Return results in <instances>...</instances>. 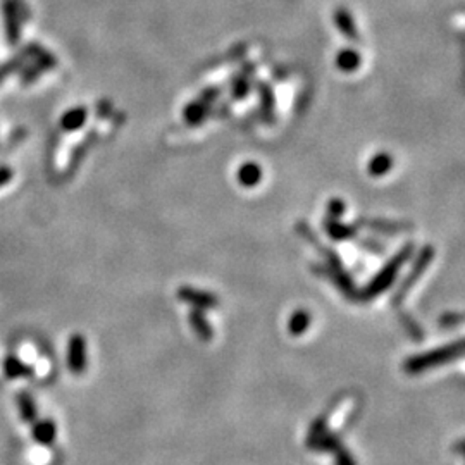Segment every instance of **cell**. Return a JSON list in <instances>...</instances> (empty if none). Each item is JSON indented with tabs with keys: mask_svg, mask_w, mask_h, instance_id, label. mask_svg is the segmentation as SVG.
<instances>
[{
	"mask_svg": "<svg viewBox=\"0 0 465 465\" xmlns=\"http://www.w3.org/2000/svg\"><path fill=\"white\" fill-rule=\"evenodd\" d=\"M3 374L9 379H24L30 378L33 374V367H30L28 364H24L19 357L16 355H9L3 360Z\"/></svg>",
	"mask_w": 465,
	"mask_h": 465,
	"instance_id": "cell-4",
	"label": "cell"
},
{
	"mask_svg": "<svg viewBox=\"0 0 465 465\" xmlns=\"http://www.w3.org/2000/svg\"><path fill=\"white\" fill-rule=\"evenodd\" d=\"M23 55H24V54H21L19 57H16V59H14V61L7 62V64H3L2 68H0V83H2L3 79H6L7 76L10 74V72L16 71V69H19L21 65H23V62H24Z\"/></svg>",
	"mask_w": 465,
	"mask_h": 465,
	"instance_id": "cell-11",
	"label": "cell"
},
{
	"mask_svg": "<svg viewBox=\"0 0 465 465\" xmlns=\"http://www.w3.org/2000/svg\"><path fill=\"white\" fill-rule=\"evenodd\" d=\"M86 341L81 334L71 336L68 344V369L72 374H83L86 369Z\"/></svg>",
	"mask_w": 465,
	"mask_h": 465,
	"instance_id": "cell-2",
	"label": "cell"
},
{
	"mask_svg": "<svg viewBox=\"0 0 465 465\" xmlns=\"http://www.w3.org/2000/svg\"><path fill=\"white\" fill-rule=\"evenodd\" d=\"M17 410H19L21 420L26 424H33L38 419V409L34 398L28 391L17 395Z\"/></svg>",
	"mask_w": 465,
	"mask_h": 465,
	"instance_id": "cell-5",
	"label": "cell"
},
{
	"mask_svg": "<svg viewBox=\"0 0 465 465\" xmlns=\"http://www.w3.org/2000/svg\"><path fill=\"white\" fill-rule=\"evenodd\" d=\"M309 322H310L309 313H307L305 310H298V312L293 313L291 322H289V329H291V333H295V334L303 333V331L307 329V326H309Z\"/></svg>",
	"mask_w": 465,
	"mask_h": 465,
	"instance_id": "cell-9",
	"label": "cell"
},
{
	"mask_svg": "<svg viewBox=\"0 0 465 465\" xmlns=\"http://www.w3.org/2000/svg\"><path fill=\"white\" fill-rule=\"evenodd\" d=\"M12 179V169L0 167V188Z\"/></svg>",
	"mask_w": 465,
	"mask_h": 465,
	"instance_id": "cell-12",
	"label": "cell"
},
{
	"mask_svg": "<svg viewBox=\"0 0 465 465\" xmlns=\"http://www.w3.org/2000/svg\"><path fill=\"white\" fill-rule=\"evenodd\" d=\"M31 426H33L31 436L37 443L43 444V446H50L57 437V426L52 419H37Z\"/></svg>",
	"mask_w": 465,
	"mask_h": 465,
	"instance_id": "cell-3",
	"label": "cell"
},
{
	"mask_svg": "<svg viewBox=\"0 0 465 465\" xmlns=\"http://www.w3.org/2000/svg\"><path fill=\"white\" fill-rule=\"evenodd\" d=\"M358 54L357 52H351V50H347L343 52V54L338 55V65H340L343 71H351V69H355L358 65Z\"/></svg>",
	"mask_w": 465,
	"mask_h": 465,
	"instance_id": "cell-10",
	"label": "cell"
},
{
	"mask_svg": "<svg viewBox=\"0 0 465 465\" xmlns=\"http://www.w3.org/2000/svg\"><path fill=\"white\" fill-rule=\"evenodd\" d=\"M260 176H262V171L260 167H258L257 164H254V162H248V164H243L240 167V171H238V179H240V183L243 186H255L258 181H260Z\"/></svg>",
	"mask_w": 465,
	"mask_h": 465,
	"instance_id": "cell-7",
	"label": "cell"
},
{
	"mask_svg": "<svg viewBox=\"0 0 465 465\" xmlns=\"http://www.w3.org/2000/svg\"><path fill=\"white\" fill-rule=\"evenodd\" d=\"M2 12H3V26H6L7 41H9V45H16L17 41H19L21 21H23L16 0H3Z\"/></svg>",
	"mask_w": 465,
	"mask_h": 465,
	"instance_id": "cell-1",
	"label": "cell"
},
{
	"mask_svg": "<svg viewBox=\"0 0 465 465\" xmlns=\"http://www.w3.org/2000/svg\"><path fill=\"white\" fill-rule=\"evenodd\" d=\"M86 121V109L85 107H74L68 110L61 119V127L65 131H76L81 127Z\"/></svg>",
	"mask_w": 465,
	"mask_h": 465,
	"instance_id": "cell-6",
	"label": "cell"
},
{
	"mask_svg": "<svg viewBox=\"0 0 465 465\" xmlns=\"http://www.w3.org/2000/svg\"><path fill=\"white\" fill-rule=\"evenodd\" d=\"M389 167H391V157L388 154H378L371 161L369 171L374 176H382L389 171Z\"/></svg>",
	"mask_w": 465,
	"mask_h": 465,
	"instance_id": "cell-8",
	"label": "cell"
}]
</instances>
